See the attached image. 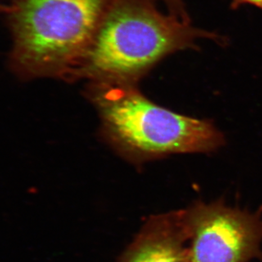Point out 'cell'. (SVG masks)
Returning <instances> with one entry per match:
<instances>
[{
  "mask_svg": "<svg viewBox=\"0 0 262 262\" xmlns=\"http://www.w3.org/2000/svg\"><path fill=\"white\" fill-rule=\"evenodd\" d=\"M236 3H247L262 9V0H233Z\"/></svg>",
  "mask_w": 262,
  "mask_h": 262,
  "instance_id": "obj_7",
  "label": "cell"
},
{
  "mask_svg": "<svg viewBox=\"0 0 262 262\" xmlns=\"http://www.w3.org/2000/svg\"><path fill=\"white\" fill-rule=\"evenodd\" d=\"M187 242L184 209L154 214L145 221L117 262H190Z\"/></svg>",
  "mask_w": 262,
  "mask_h": 262,
  "instance_id": "obj_5",
  "label": "cell"
},
{
  "mask_svg": "<svg viewBox=\"0 0 262 262\" xmlns=\"http://www.w3.org/2000/svg\"><path fill=\"white\" fill-rule=\"evenodd\" d=\"M184 214L190 262L262 261V207L250 212L222 199L196 201Z\"/></svg>",
  "mask_w": 262,
  "mask_h": 262,
  "instance_id": "obj_4",
  "label": "cell"
},
{
  "mask_svg": "<svg viewBox=\"0 0 262 262\" xmlns=\"http://www.w3.org/2000/svg\"><path fill=\"white\" fill-rule=\"evenodd\" d=\"M88 95L101 118L105 140L136 164L169 154L214 151L224 144V136L212 123L157 105L136 84L91 82Z\"/></svg>",
  "mask_w": 262,
  "mask_h": 262,
  "instance_id": "obj_2",
  "label": "cell"
},
{
  "mask_svg": "<svg viewBox=\"0 0 262 262\" xmlns=\"http://www.w3.org/2000/svg\"><path fill=\"white\" fill-rule=\"evenodd\" d=\"M162 1H164L165 4L169 5V7L171 9L172 12H174V15H177V16L182 18V19H186L184 15H182V9L181 7L180 0H162Z\"/></svg>",
  "mask_w": 262,
  "mask_h": 262,
  "instance_id": "obj_6",
  "label": "cell"
},
{
  "mask_svg": "<svg viewBox=\"0 0 262 262\" xmlns=\"http://www.w3.org/2000/svg\"><path fill=\"white\" fill-rule=\"evenodd\" d=\"M111 0H12V63L23 77H71Z\"/></svg>",
  "mask_w": 262,
  "mask_h": 262,
  "instance_id": "obj_3",
  "label": "cell"
},
{
  "mask_svg": "<svg viewBox=\"0 0 262 262\" xmlns=\"http://www.w3.org/2000/svg\"><path fill=\"white\" fill-rule=\"evenodd\" d=\"M215 38L145 0H111L74 78L137 84L151 68L196 39Z\"/></svg>",
  "mask_w": 262,
  "mask_h": 262,
  "instance_id": "obj_1",
  "label": "cell"
},
{
  "mask_svg": "<svg viewBox=\"0 0 262 262\" xmlns=\"http://www.w3.org/2000/svg\"><path fill=\"white\" fill-rule=\"evenodd\" d=\"M2 9H3V10H4V9H5V7H4V6H2V5H1V4H0V11H1V10H2Z\"/></svg>",
  "mask_w": 262,
  "mask_h": 262,
  "instance_id": "obj_8",
  "label": "cell"
}]
</instances>
